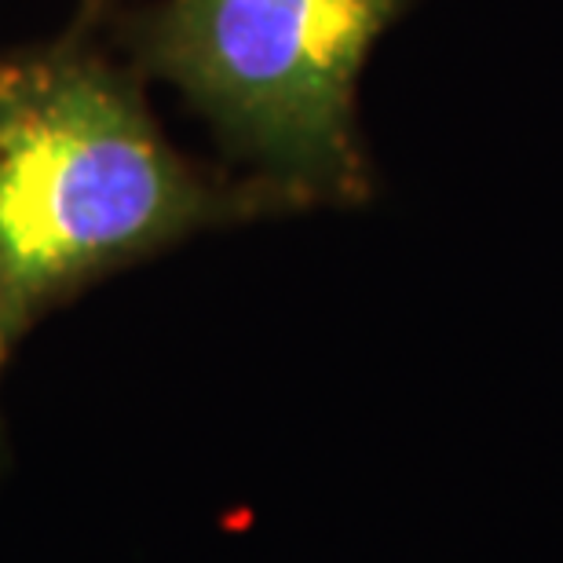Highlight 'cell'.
I'll return each mask as SVG.
<instances>
[{
  "label": "cell",
  "mask_w": 563,
  "mask_h": 563,
  "mask_svg": "<svg viewBox=\"0 0 563 563\" xmlns=\"http://www.w3.org/2000/svg\"><path fill=\"white\" fill-rule=\"evenodd\" d=\"M297 212L179 154L132 70L70 33L0 55V377L55 308L195 234Z\"/></svg>",
  "instance_id": "1"
},
{
  "label": "cell",
  "mask_w": 563,
  "mask_h": 563,
  "mask_svg": "<svg viewBox=\"0 0 563 563\" xmlns=\"http://www.w3.org/2000/svg\"><path fill=\"white\" fill-rule=\"evenodd\" d=\"M413 0H157L125 19L140 77L173 85L292 209L374 195L358 77Z\"/></svg>",
  "instance_id": "2"
},
{
  "label": "cell",
  "mask_w": 563,
  "mask_h": 563,
  "mask_svg": "<svg viewBox=\"0 0 563 563\" xmlns=\"http://www.w3.org/2000/svg\"><path fill=\"white\" fill-rule=\"evenodd\" d=\"M107 8H110V0H81V15H77V33H85V30H92L99 19L107 15Z\"/></svg>",
  "instance_id": "3"
}]
</instances>
